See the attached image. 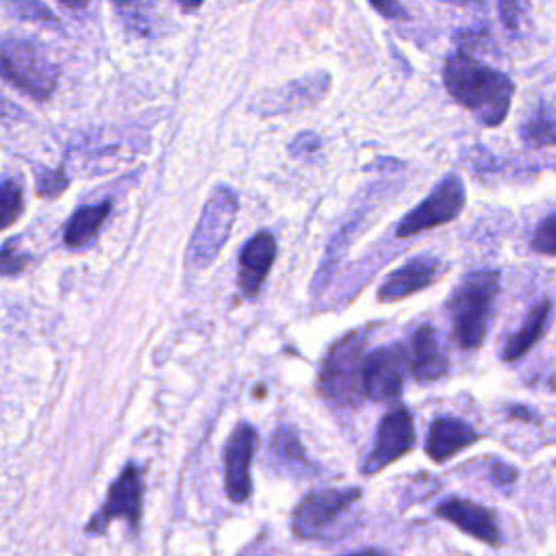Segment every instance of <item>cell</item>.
Returning <instances> with one entry per match:
<instances>
[{"label":"cell","instance_id":"1","mask_svg":"<svg viewBox=\"0 0 556 556\" xmlns=\"http://www.w3.org/2000/svg\"><path fill=\"white\" fill-rule=\"evenodd\" d=\"M443 85L447 93L484 126L502 124L510 111L513 80L465 50H456L445 59Z\"/></svg>","mask_w":556,"mask_h":556},{"label":"cell","instance_id":"2","mask_svg":"<svg viewBox=\"0 0 556 556\" xmlns=\"http://www.w3.org/2000/svg\"><path fill=\"white\" fill-rule=\"evenodd\" d=\"M500 293V271L476 269L454 289L447 311L452 337L463 350H478L489 332L493 304Z\"/></svg>","mask_w":556,"mask_h":556},{"label":"cell","instance_id":"3","mask_svg":"<svg viewBox=\"0 0 556 556\" xmlns=\"http://www.w3.org/2000/svg\"><path fill=\"white\" fill-rule=\"evenodd\" d=\"M369 339V328H358L343 334L328 350L321 371L319 391L324 397L341 406H358L365 397L363 391V358Z\"/></svg>","mask_w":556,"mask_h":556},{"label":"cell","instance_id":"4","mask_svg":"<svg viewBox=\"0 0 556 556\" xmlns=\"http://www.w3.org/2000/svg\"><path fill=\"white\" fill-rule=\"evenodd\" d=\"M0 78L35 100L52 96L59 70L30 39L7 37L0 41Z\"/></svg>","mask_w":556,"mask_h":556},{"label":"cell","instance_id":"5","mask_svg":"<svg viewBox=\"0 0 556 556\" xmlns=\"http://www.w3.org/2000/svg\"><path fill=\"white\" fill-rule=\"evenodd\" d=\"M237 217V195L230 187H217L202 208L189 243L187 261L191 267H206L224 248Z\"/></svg>","mask_w":556,"mask_h":556},{"label":"cell","instance_id":"6","mask_svg":"<svg viewBox=\"0 0 556 556\" xmlns=\"http://www.w3.org/2000/svg\"><path fill=\"white\" fill-rule=\"evenodd\" d=\"M463 206H465V185L456 174H447L413 211H408L400 219L395 235L400 239H408L424 230L447 224L458 217Z\"/></svg>","mask_w":556,"mask_h":556},{"label":"cell","instance_id":"7","mask_svg":"<svg viewBox=\"0 0 556 556\" xmlns=\"http://www.w3.org/2000/svg\"><path fill=\"white\" fill-rule=\"evenodd\" d=\"M361 497V489H321L308 493L293 513V532L300 539H321L348 508Z\"/></svg>","mask_w":556,"mask_h":556},{"label":"cell","instance_id":"8","mask_svg":"<svg viewBox=\"0 0 556 556\" xmlns=\"http://www.w3.org/2000/svg\"><path fill=\"white\" fill-rule=\"evenodd\" d=\"M406 356L404 345L389 343L376 348L363 358V391L369 400L376 402H393L402 395Z\"/></svg>","mask_w":556,"mask_h":556},{"label":"cell","instance_id":"9","mask_svg":"<svg viewBox=\"0 0 556 556\" xmlns=\"http://www.w3.org/2000/svg\"><path fill=\"white\" fill-rule=\"evenodd\" d=\"M415 447V424L406 406L391 408L378 424L376 441L363 463V473H378Z\"/></svg>","mask_w":556,"mask_h":556},{"label":"cell","instance_id":"10","mask_svg":"<svg viewBox=\"0 0 556 556\" xmlns=\"http://www.w3.org/2000/svg\"><path fill=\"white\" fill-rule=\"evenodd\" d=\"M408 374L419 382H434L450 369V358L430 324L417 326L404 345Z\"/></svg>","mask_w":556,"mask_h":556},{"label":"cell","instance_id":"11","mask_svg":"<svg viewBox=\"0 0 556 556\" xmlns=\"http://www.w3.org/2000/svg\"><path fill=\"white\" fill-rule=\"evenodd\" d=\"M445 265L441 258L432 254H417L408 258L402 267L391 271L382 287L378 289V300L380 302H395L402 298H408L432 282H437L445 274Z\"/></svg>","mask_w":556,"mask_h":556},{"label":"cell","instance_id":"12","mask_svg":"<svg viewBox=\"0 0 556 556\" xmlns=\"http://www.w3.org/2000/svg\"><path fill=\"white\" fill-rule=\"evenodd\" d=\"M256 445L258 434L248 424H241L226 445V491L232 502H245L250 497V460L256 452Z\"/></svg>","mask_w":556,"mask_h":556},{"label":"cell","instance_id":"13","mask_svg":"<svg viewBox=\"0 0 556 556\" xmlns=\"http://www.w3.org/2000/svg\"><path fill=\"white\" fill-rule=\"evenodd\" d=\"M139 515H141V476L135 465H128L122 471V476L111 484L104 508L91 519L87 530L100 532L115 517H124L132 528H137Z\"/></svg>","mask_w":556,"mask_h":556},{"label":"cell","instance_id":"14","mask_svg":"<svg viewBox=\"0 0 556 556\" xmlns=\"http://www.w3.org/2000/svg\"><path fill=\"white\" fill-rule=\"evenodd\" d=\"M434 513L441 519L456 526L460 532L473 536L476 541H482L486 545H500L502 543V532H500V526L495 521V515L489 508H484V506H480L471 500L447 497V500L437 504Z\"/></svg>","mask_w":556,"mask_h":556},{"label":"cell","instance_id":"15","mask_svg":"<svg viewBox=\"0 0 556 556\" xmlns=\"http://www.w3.org/2000/svg\"><path fill=\"white\" fill-rule=\"evenodd\" d=\"M478 441V432L473 426L458 417H439L430 424L426 437V454L434 463H445L460 450L469 447Z\"/></svg>","mask_w":556,"mask_h":556},{"label":"cell","instance_id":"16","mask_svg":"<svg viewBox=\"0 0 556 556\" xmlns=\"http://www.w3.org/2000/svg\"><path fill=\"white\" fill-rule=\"evenodd\" d=\"M276 256V239L269 230L256 232L239 256V287L245 295H256Z\"/></svg>","mask_w":556,"mask_h":556},{"label":"cell","instance_id":"17","mask_svg":"<svg viewBox=\"0 0 556 556\" xmlns=\"http://www.w3.org/2000/svg\"><path fill=\"white\" fill-rule=\"evenodd\" d=\"M549 315H552V302L549 300L536 302L530 308V313L526 315L519 330L506 339V343L502 348V361L515 363L523 354H528L532 350V345L545 334L547 324H549Z\"/></svg>","mask_w":556,"mask_h":556},{"label":"cell","instance_id":"18","mask_svg":"<svg viewBox=\"0 0 556 556\" xmlns=\"http://www.w3.org/2000/svg\"><path fill=\"white\" fill-rule=\"evenodd\" d=\"M109 211H111V202L78 208L65 228V243L72 248H80L89 243L93 235L100 230V226L104 224V219L109 217Z\"/></svg>","mask_w":556,"mask_h":556},{"label":"cell","instance_id":"19","mask_svg":"<svg viewBox=\"0 0 556 556\" xmlns=\"http://www.w3.org/2000/svg\"><path fill=\"white\" fill-rule=\"evenodd\" d=\"M271 458H274V465L280 467V469H287V471H300L304 473L306 469H311V463L295 437V432L287 426H280L274 434V441H271Z\"/></svg>","mask_w":556,"mask_h":556},{"label":"cell","instance_id":"20","mask_svg":"<svg viewBox=\"0 0 556 556\" xmlns=\"http://www.w3.org/2000/svg\"><path fill=\"white\" fill-rule=\"evenodd\" d=\"M521 139L530 148H545L556 143V115L549 106H536L521 126Z\"/></svg>","mask_w":556,"mask_h":556},{"label":"cell","instance_id":"21","mask_svg":"<svg viewBox=\"0 0 556 556\" xmlns=\"http://www.w3.org/2000/svg\"><path fill=\"white\" fill-rule=\"evenodd\" d=\"M24 208V198H22V189L17 182L13 180H4L0 182V230L11 226Z\"/></svg>","mask_w":556,"mask_h":556},{"label":"cell","instance_id":"22","mask_svg":"<svg viewBox=\"0 0 556 556\" xmlns=\"http://www.w3.org/2000/svg\"><path fill=\"white\" fill-rule=\"evenodd\" d=\"M128 28L148 35L150 30V4L148 0H113Z\"/></svg>","mask_w":556,"mask_h":556},{"label":"cell","instance_id":"23","mask_svg":"<svg viewBox=\"0 0 556 556\" xmlns=\"http://www.w3.org/2000/svg\"><path fill=\"white\" fill-rule=\"evenodd\" d=\"M532 250L545 256H556V213L539 224L530 241Z\"/></svg>","mask_w":556,"mask_h":556},{"label":"cell","instance_id":"24","mask_svg":"<svg viewBox=\"0 0 556 556\" xmlns=\"http://www.w3.org/2000/svg\"><path fill=\"white\" fill-rule=\"evenodd\" d=\"M454 39L458 43V50L465 52H473V50H484L491 43V33L484 26H476V28H463L454 33Z\"/></svg>","mask_w":556,"mask_h":556},{"label":"cell","instance_id":"25","mask_svg":"<svg viewBox=\"0 0 556 556\" xmlns=\"http://www.w3.org/2000/svg\"><path fill=\"white\" fill-rule=\"evenodd\" d=\"M13 13L30 22H56V15L41 0H13Z\"/></svg>","mask_w":556,"mask_h":556},{"label":"cell","instance_id":"26","mask_svg":"<svg viewBox=\"0 0 556 556\" xmlns=\"http://www.w3.org/2000/svg\"><path fill=\"white\" fill-rule=\"evenodd\" d=\"M489 476H491V482L495 486H510L515 480H517V469L508 463H502V460H493L491 463V469H489Z\"/></svg>","mask_w":556,"mask_h":556},{"label":"cell","instance_id":"27","mask_svg":"<svg viewBox=\"0 0 556 556\" xmlns=\"http://www.w3.org/2000/svg\"><path fill=\"white\" fill-rule=\"evenodd\" d=\"M26 265V258L13 250V245H7L0 250V274H15Z\"/></svg>","mask_w":556,"mask_h":556},{"label":"cell","instance_id":"28","mask_svg":"<svg viewBox=\"0 0 556 556\" xmlns=\"http://www.w3.org/2000/svg\"><path fill=\"white\" fill-rule=\"evenodd\" d=\"M500 17L508 30H515L519 26V0H497Z\"/></svg>","mask_w":556,"mask_h":556},{"label":"cell","instance_id":"29","mask_svg":"<svg viewBox=\"0 0 556 556\" xmlns=\"http://www.w3.org/2000/svg\"><path fill=\"white\" fill-rule=\"evenodd\" d=\"M63 187H65V178H63L59 172H46V174L39 176L37 189H39L41 195H54V193H59Z\"/></svg>","mask_w":556,"mask_h":556},{"label":"cell","instance_id":"30","mask_svg":"<svg viewBox=\"0 0 556 556\" xmlns=\"http://www.w3.org/2000/svg\"><path fill=\"white\" fill-rule=\"evenodd\" d=\"M369 4L384 17H391V20H400V17H406V11L404 7L397 2V0H369Z\"/></svg>","mask_w":556,"mask_h":556},{"label":"cell","instance_id":"31","mask_svg":"<svg viewBox=\"0 0 556 556\" xmlns=\"http://www.w3.org/2000/svg\"><path fill=\"white\" fill-rule=\"evenodd\" d=\"M508 415L515 417V419H521V421H532L536 415L532 410H528L526 406H510L508 408Z\"/></svg>","mask_w":556,"mask_h":556},{"label":"cell","instance_id":"32","mask_svg":"<svg viewBox=\"0 0 556 556\" xmlns=\"http://www.w3.org/2000/svg\"><path fill=\"white\" fill-rule=\"evenodd\" d=\"M176 2L182 7V11H195L204 4V0H176Z\"/></svg>","mask_w":556,"mask_h":556},{"label":"cell","instance_id":"33","mask_svg":"<svg viewBox=\"0 0 556 556\" xmlns=\"http://www.w3.org/2000/svg\"><path fill=\"white\" fill-rule=\"evenodd\" d=\"M441 2H450L456 7H482L484 0H441Z\"/></svg>","mask_w":556,"mask_h":556},{"label":"cell","instance_id":"34","mask_svg":"<svg viewBox=\"0 0 556 556\" xmlns=\"http://www.w3.org/2000/svg\"><path fill=\"white\" fill-rule=\"evenodd\" d=\"M61 4H65L67 9H85L89 0H59Z\"/></svg>","mask_w":556,"mask_h":556}]
</instances>
